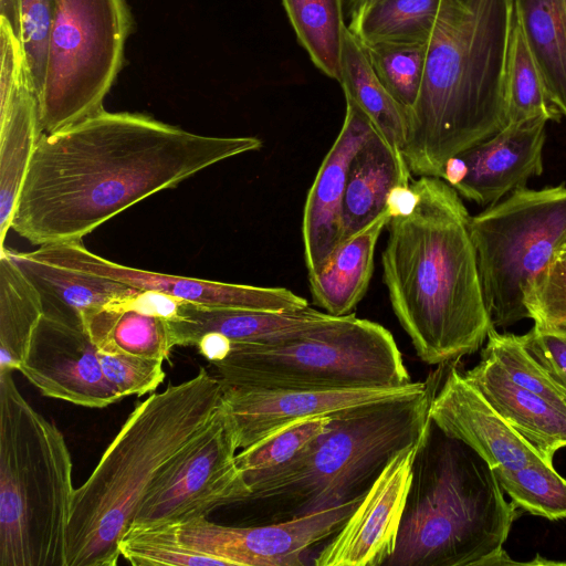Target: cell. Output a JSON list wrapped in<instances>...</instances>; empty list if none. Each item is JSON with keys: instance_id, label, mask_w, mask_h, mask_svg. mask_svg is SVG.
Wrapping results in <instances>:
<instances>
[{"instance_id": "obj_1", "label": "cell", "mask_w": 566, "mask_h": 566, "mask_svg": "<svg viewBox=\"0 0 566 566\" xmlns=\"http://www.w3.org/2000/svg\"><path fill=\"white\" fill-rule=\"evenodd\" d=\"M261 146L255 137L199 135L144 114L103 108L41 135L11 229L38 247L78 242L147 197Z\"/></svg>"}, {"instance_id": "obj_2", "label": "cell", "mask_w": 566, "mask_h": 566, "mask_svg": "<svg viewBox=\"0 0 566 566\" xmlns=\"http://www.w3.org/2000/svg\"><path fill=\"white\" fill-rule=\"evenodd\" d=\"M411 184L419 200L387 224L382 279L418 357L439 366L476 352L493 325L460 195L438 177Z\"/></svg>"}, {"instance_id": "obj_3", "label": "cell", "mask_w": 566, "mask_h": 566, "mask_svg": "<svg viewBox=\"0 0 566 566\" xmlns=\"http://www.w3.org/2000/svg\"><path fill=\"white\" fill-rule=\"evenodd\" d=\"M513 20V0H441L421 90L407 111L401 154L411 175L441 178L448 159L507 125Z\"/></svg>"}, {"instance_id": "obj_4", "label": "cell", "mask_w": 566, "mask_h": 566, "mask_svg": "<svg viewBox=\"0 0 566 566\" xmlns=\"http://www.w3.org/2000/svg\"><path fill=\"white\" fill-rule=\"evenodd\" d=\"M223 388L205 368L137 403L87 480L74 491L66 566H114L119 542L167 467L210 426Z\"/></svg>"}, {"instance_id": "obj_5", "label": "cell", "mask_w": 566, "mask_h": 566, "mask_svg": "<svg viewBox=\"0 0 566 566\" xmlns=\"http://www.w3.org/2000/svg\"><path fill=\"white\" fill-rule=\"evenodd\" d=\"M517 510L489 464L431 421L385 566L524 565L503 548Z\"/></svg>"}, {"instance_id": "obj_6", "label": "cell", "mask_w": 566, "mask_h": 566, "mask_svg": "<svg viewBox=\"0 0 566 566\" xmlns=\"http://www.w3.org/2000/svg\"><path fill=\"white\" fill-rule=\"evenodd\" d=\"M424 390L332 415L326 430L296 457L245 476L248 501L272 504L282 522L364 496L390 458L419 441L431 424V399L446 371Z\"/></svg>"}, {"instance_id": "obj_7", "label": "cell", "mask_w": 566, "mask_h": 566, "mask_svg": "<svg viewBox=\"0 0 566 566\" xmlns=\"http://www.w3.org/2000/svg\"><path fill=\"white\" fill-rule=\"evenodd\" d=\"M72 469L63 433L0 373V566H66Z\"/></svg>"}, {"instance_id": "obj_8", "label": "cell", "mask_w": 566, "mask_h": 566, "mask_svg": "<svg viewBox=\"0 0 566 566\" xmlns=\"http://www.w3.org/2000/svg\"><path fill=\"white\" fill-rule=\"evenodd\" d=\"M212 365L223 386L247 389L325 391L411 382L392 334L353 313L292 340L230 343Z\"/></svg>"}, {"instance_id": "obj_9", "label": "cell", "mask_w": 566, "mask_h": 566, "mask_svg": "<svg viewBox=\"0 0 566 566\" xmlns=\"http://www.w3.org/2000/svg\"><path fill=\"white\" fill-rule=\"evenodd\" d=\"M470 233L492 325L530 318L525 295L566 242V185L513 190L471 217Z\"/></svg>"}, {"instance_id": "obj_10", "label": "cell", "mask_w": 566, "mask_h": 566, "mask_svg": "<svg viewBox=\"0 0 566 566\" xmlns=\"http://www.w3.org/2000/svg\"><path fill=\"white\" fill-rule=\"evenodd\" d=\"M134 20L126 0H53L40 128L64 129L99 111L124 60Z\"/></svg>"}, {"instance_id": "obj_11", "label": "cell", "mask_w": 566, "mask_h": 566, "mask_svg": "<svg viewBox=\"0 0 566 566\" xmlns=\"http://www.w3.org/2000/svg\"><path fill=\"white\" fill-rule=\"evenodd\" d=\"M238 450L222 402L206 431L153 483L129 527L180 524L247 502L251 490L237 463Z\"/></svg>"}, {"instance_id": "obj_12", "label": "cell", "mask_w": 566, "mask_h": 566, "mask_svg": "<svg viewBox=\"0 0 566 566\" xmlns=\"http://www.w3.org/2000/svg\"><path fill=\"white\" fill-rule=\"evenodd\" d=\"M363 497L264 525L227 526L202 516L177 524V531L190 549L227 566H298L304 553L331 538Z\"/></svg>"}, {"instance_id": "obj_13", "label": "cell", "mask_w": 566, "mask_h": 566, "mask_svg": "<svg viewBox=\"0 0 566 566\" xmlns=\"http://www.w3.org/2000/svg\"><path fill=\"white\" fill-rule=\"evenodd\" d=\"M28 254L45 263L107 277L139 291L157 292L205 307L283 312L308 306L306 298L285 287L216 282L117 264L88 251L82 241L42 245Z\"/></svg>"}, {"instance_id": "obj_14", "label": "cell", "mask_w": 566, "mask_h": 566, "mask_svg": "<svg viewBox=\"0 0 566 566\" xmlns=\"http://www.w3.org/2000/svg\"><path fill=\"white\" fill-rule=\"evenodd\" d=\"M423 437L390 458L353 513L317 553L315 566L387 563L396 548L413 462Z\"/></svg>"}, {"instance_id": "obj_15", "label": "cell", "mask_w": 566, "mask_h": 566, "mask_svg": "<svg viewBox=\"0 0 566 566\" xmlns=\"http://www.w3.org/2000/svg\"><path fill=\"white\" fill-rule=\"evenodd\" d=\"M19 371L43 396L77 406L105 408L123 398L105 377L85 328L44 315Z\"/></svg>"}, {"instance_id": "obj_16", "label": "cell", "mask_w": 566, "mask_h": 566, "mask_svg": "<svg viewBox=\"0 0 566 566\" xmlns=\"http://www.w3.org/2000/svg\"><path fill=\"white\" fill-rule=\"evenodd\" d=\"M547 122L537 117L509 123L489 139L448 159L441 179L470 201L496 203L543 172Z\"/></svg>"}, {"instance_id": "obj_17", "label": "cell", "mask_w": 566, "mask_h": 566, "mask_svg": "<svg viewBox=\"0 0 566 566\" xmlns=\"http://www.w3.org/2000/svg\"><path fill=\"white\" fill-rule=\"evenodd\" d=\"M459 360L447 365L431 399V421L472 448L493 473L546 462L470 384L459 368Z\"/></svg>"}, {"instance_id": "obj_18", "label": "cell", "mask_w": 566, "mask_h": 566, "mask_svg": "<svg viewBox=\"0 0 566 566\" xmlns=\"http://www.w3.org/2000/svg\"><path fill=\"white\" fill-rule=\"evenodd\" d=\"M427 386L428 381H411L392 388L325 391L247 389L223 385L222 388L223 402L241 450L295 421L332 416L357 406L416 394Z\"/></svg>"}, {"instance_id": "obj_19", "label": "cell", "mask_w": 566, "mask_h": 566, "mask_svg": "<svg viewBox=\"0 0 566 566\" xmlns=\"http://www.w3.org/2000/svg\"><path fill=\"white\" fill-rule=\"evenodd\" d=\"M346 99L344 123L308 191L302 237L307 274L319 272L343 238V210L348 169L356 151L374 129L359 106Z\"/></svg>"}, {"instance_id": "obj_20", "label": "cell", "mask_w": 566, "mask_h": 566, "mask_svg": "<svg viewBox=\"0 0 566 566\" xmlns=\"http://www.w3.org/2000/svg\"><path fill=\"white\" fill-rule=\"evenodd\" d=\"M184 301L151 291H138L112 302L84 319L98 352L165 360L176 346L170 321Z\"/></svg>"}, {"instance_id": "obj_21", "label": "cell", "mask_w": 566, "mask_h": 566, "mask_svg": "<svg viewBox=\"0 0 566 566\" xmlns=\"http://www.w3.org/2000/svg\"><path fill=\"white\" fill-rule=\"evenodd\" d=\"M333 317L311 306L271 312L205 307L184 302L170 326L176 346L196 345L208 333L220 334L230 343L273 344L300 338Z\"/></svg>"}, {"instance_id": "obj_22", "label": "cell", "mask_w": 566, "mask_h": 566, "mask_svg": "<svg viewBox=\"0 0 566 566\" xmlns=\"http://www.w3.org/2000/svg\"><path fill=\"white\" fill-rule=\"evenodd\" d=\"M464 375L497 413L553 463L556 451L566 447V402L552 401L516 385L484 354Z\"/></svg>"}, {"instance_id": "obj_23", "label": "cell", "mask_w": 566, "mask_h": 566, "mask_svg": "<svg viewBox=\"0 0 566 566\" xmlns=\"http://www.w3.org/2000/svg\"><path fill=\"white\" fill-rule=\"evenodd\" d=\"M7 250L39 293L43 315L72 326L84 328L90 314L139 291L107 277L39 261L28 252Z\"/></svg>"}, {"instance_id": "obj_24", "label": "cell", "mask_w": 566, "mask_h": 566, "mask_svg": "<svg viewBox=\"0 0 566 566\" xmlns=\"http://www.w3.org/2000/svg\"><path fill=\"white\" fill-rule=\"evenodd\" d=\"M410 178L411 172L402 155L374 127L348 169L340 244L382 213L391 189L410 185Z\"/></svg>"}, {"instance_id": "obj_25", "label": "cell", "mask_w": 566, "mask_h": 566, "mask_svg": "<svg viewBox=\"0 0 566 566\" xmlns=\"http://www.w3.org/2000/svg\"><path fill=\"white\" fill-rule=\"evenodd\" d=\"M391 217L386 209L335 250L325 266L308 275L316 305L333 316L352 313L364 297L374 270V254L381 231Z\"/></svg>"}, {"instance_id": "obj_26", "label": "cell", "mask_w": 566, "mask_h": 566, "mask_svg": "<svg viewBox=\"0 0 566 566\" xmlns=\"http://www.w3.org/2000/svg\"><path fill=\"white\" fill-rule=\"evenodd\" d=\"M551 103L566 116V0H513Z\"/></svg>"}, {"instance_id": "obj_27", "label": "cell", "mask_w": 566, "mask_h": 566, "mask_svg": "<svg viewBox=\"0 0 566 566\" xmlns=\"http://www.w3.org/2000/svg\"><path fill=\"white\" fill-rule=\"evenodd\" d=\"M338 82L345 97L353 99L376 130L401 154L406 142L407 109L377 77L361 45L348 29L343 44Z\"/></svg>"}, {"instance_id": "obj_28", "label": "cell", "mask_w": 566, "mask_h": 566, "mask_svg": "<svg viewBox=\"0 0 566 566\" xmlns=\"http://www.w3.org/2000/svg\"><path fill=\"white\" fill-rule=\"evenodd\" d=\"M42 316L39 293L4 248L0 251V373L19 370Z\"/></svg>"}, {"instance_id": "obj_29", "label": "cell", "mask_w": 566, "mask_h": 566, "mask_svg": "<svg viewBox=\"0 0 566 566\" xmlns=\"http://www.w3.org/2000/svg\"><path fill=\"white\" fill-rule=\"evenodd\" d=\"M300 44L314 65L339 81L347 27L344 0H282Z\"/></svg>"}, {"instance_id": "obj_30", "label": "cell", "mask_w": 566, "mask_h": 566, "mask_svg": "<svg viewBox=\"0 0 566 566\" xmlns=\"http://www.w3.org/2000/svg\"><path fill=\"white\" fill-rule=\"evenodd\" d=\"M441 0H379L350 18L347 27L360 44L429 42Z\"/></svg>"}, {"instance_id": "obj_31", "label": "cell", "mask_w": 566, "mask_h": 566, "mask_svg": "<svg viewBox=\"0 0 566 566\" xmlns=\"http://www.w3.org/2000/svg\"><path fill=\"white\" fill-rule=\"evenodd\" d=\"M505 101L509 123L537 117L558 122L562 117L547 97L515 11L505 70Z\"/></svg>"}, {"instance_id": "obj_32", "label": "cell", "mask_w": 566, "mask_h": 566, "mask_svg": "<svg viewBox=\"0 0 566 566\" xmlns=\"http://www.w3.org/2000/svg\"><path fill=\"white\" fill-rule=\"evenodd\" d=\"M360 45L387 91L407 111L412 108L424 76L428 42L385 41Z\"/></svg>"}, {"instance_id": "obj_33", "label": "cell", "mask_w": 566, "mask_h": 566, "mask_svg": "<svg viewBox=\"0 0 566 566\" xmlns=\"http://www.w3.org/2000/svg\"><path fill=\"white\" fill-rule=\"evenodd\" d=\"M494 475L517 509L551 521L566 517V479L553 464L534 463Z\"/></svg>"}, {"instance_id": "obj_34", "label": "cell", "mask_w": 566, "mask_h": 566, "mask_svg": "<svg viewBox=\"0 0 566 566\" xmlns=\"http://www.w3.org/2000/svg\"><path fill=\"white\" fill-rule=\"evenodd\" d=\"M119 553L135 566H227L219 558L186 546L179 538L177 524L129 527L119 542Z\"/></svg>"}, {"instance_id": "obj_35", "label": "cell", "mask_w": 566, "mask_h": 566, "mask_svg": "<svg viewBox=\"0 0 566 566\" xmlns=\"http://www.w3.org/2000/svg\"><path fill=\"white\" fill-rule=\"evenodd\" d=\"M332 416L295 421L241 449L237 463L244 478L282 465L296 457L327 428Z\"/></svg>"}, {"instance_id": "obj_36", "label": "cell", "mask_w": 566, "mask_h": 566, "mask_svg": "<svg viewBox=\"0 0 566 566\" xmlns=\"http://www.w3.org/2000/svg\"><path fill=\"white\" fill-rule=\"evenodd\" d=\"M492 357L518 386L556 402H566L544 368L525 348L522 335L489 329L482 353Z\"/></svg>"}, {"instance_id": "obj_37", "label": "cell", "mask_w": 566, "mask_h": 566, "mask_svg": "<svg viewBox=\"0 0 566 566\" xmlns=\"http://www.w3.org/2000/svg\"><path fill=\"white\" fill-rule=\"evenodd\" d=\"M52 21L53 0H19L20 41L38 99L44 82Z\"/></svg>"}, {"instance_id": "obj_38", "label": "cell", "mask_w": 566, "mask_h": 566, "mask_svg": "<svg viewBox=\"0 0 566 566\" xmlns=\"http://www.w3.org/2000/svg\"><path fill=\"white\" fill-rule=\"evenodd\" d=\"M98 356L105 377L123 398L151 392L165 378L164 360L102 352Z\"/></svg>"}, {"instance_id": "obj_39", "label": "cell", "mask_w": 566, "mask_h": 566, "mask_svg": "<svg viewBox=\"0 0 566 566\" xmlns=\"http://www.w3.org/2000/svg\"><path fill=\"white\" fill-rule=\"evenodd\" d=\"M522 339L566 400V331L534 324Z\"/></svg>"}, {"instance_id": "obj_40", "label": "cell", "mask_w": 566, "mask_h": 566, "mask_svg": "<svg viewBox=\"0 0 566 566\" xmlns=\"http://www.w3.org/2000/svg\"><path fill=\"white\" fill-rule=\"evenodd\" d=\"M419 196L412 184L399 185L388 195L386 209L391 218L406 217L413 212Z\"/></svg>"}, {"instance_id": "obj_41", "label": "cell", "mask_w": 566, "mask_h": 566, "mask_svg": "<svg viewBox=\"0 0 566 566\" xmlns=\"http://www.w3.org/2000/svg\"><path fill=\"white\" fill-rule=\"evenodd\" d=\"M199 352L211 363L222 359L230 348V340L217 333L202 335L196 343Z\"/></svg>"}, {"instance_id": "obj_42", "label": "cell", "mask_w": 566, "mask_h": 566, "mask_svg": "<svg viewBox=\"0 0 566 566\" xmlns=\"http://www.w3.org/2000/svg\"><path fill=\"white\" fill-rule=\"evenodd\" d=\"M0 18L11 25L20 39L19 0H0Z\"/></svg>"}, {"instance_id": "obj_43", "label": "cell", "mask_w": 566, "mask_h": 566, "mask_svg": "<svg viewBox=\"0 0 566 566\" xmlns=\"http://www.w3.org/2000/svg\"><path fill=\"white\" fill-rule=\"evenodd\" d=\"M379 0H346V9L349 18H353Z\"/></svg>"}, {"instance_id": "obj_44", "label": "cell", "mask_w": 566, "mask_h": 566, "mask_svg": "<svg viewBox=\"0 0 566 566\" xmlns=\"http://www.w3.org/2000/svg\"><path fill=\"white\" fill-rule=\"evenodd\" d=\"M559 256H562V258H565V259H566V249H564V250H562V251H560Z\"/></svg>"}, {"instance_id": "obj_45", "label": "cell", "mask_w": 566, "mask_h": 566, "mask_svg": "<svg viewBox=\"0 0 566 566\" xmlns=\"http://www.w3.org/2000/svg\"><path fill=\"white\" fill-rule=\"evenodd\" d=\"M564 249H566V242H565V245H564L563 250H564Z\"/></svg>"}]
</instances>
